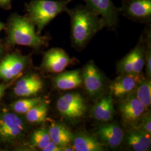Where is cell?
<instances>
[{"label": "cell", "instance_id": "obj_1", "mask_svg": "<svg viewBox=\"0 0 151 151\" xmlns=\"http://www.w3.org/2000/svg\"><path fill=\"white\" fill-rule=\"evenodd\" d=\"M66 11L70 16L72 40L77 47L84 46L106 26L103 19L87 6H79Z\"/></svg>", "mask_w": 151, "mask_h": 151}, {"label": "cell", "instance_id": "obj_2", "mask_svg": "<svg viewBox=\"0 0 151 151\" xmlns=\"http://www.w3.org/2000/svg\"><path fill=\"white\" fill-rule=\"evenodd\" d=\"M7 41L13 45L38 48L47 44V39L36 32L35 25L30 18L15 15L10 22Z\"/></svg>", "mask_w": 151, "mask_h": 151}, {"label": "cell", "instance_id": "obj_3", "mask_svg": "<svg viewBox=\"0 0 151 151\" xmlns=\"http://www.w3.org/2000/svg\"><path fill=\"white\" fill-rule=\"evenodd\" d=\"M73 0H33L27 6L30 19L37 27L39 34L49 22L61 12L67 11V6Z\"/></svg>", "mask_w": 151, "mask_h": 151}, {"label": "cell", "instance_id": "obj_4", "mask_svg": "<svg viewBox=\"0 0 151 151\" xmlns=\"http://www.w3.org/2000/svg\"><path fill=\"white\" fill-rule=\"evenodd\" d=\"M57 108L61 115L71 121L81 119L87 110L83 97L77 92L67 93L60 97L57 102Z\"/></svg>", "mask_w": 151, "mask_h": 151}, {"label": "cell", "instance_id": "obj_5", "mask_svg": "<svg viewBox=\"0 0 151 151\" xmlns=\"http://www.w3.org/2000/svg\"><path fill=\"white\" fill-rule=\"evenodd\" d=\"M25 132L22 119L16 114L4 112L0 114V141L10 143L19 140Z\"/></svg>", "mask_w": 151, "mask_h": 151}, {"label": "cell", "instance_id": "obj_6", "mask_svg": "<svg viewBox=\"0 0 151 151\" xmlns=\"http://www.w3.org/2000/svg\"><path fill=\"white\" fill-rule=\"evenodd\" d=\"M146 106L133 94L128 95L119 106L124 123L132 127L135 126V128L146 112Z\"/></svg>", "mask_w": 151, "mask_h": 151}, {"label": "cell", "instance_id": "obj_7", "mask_svg": "<svg viewBox=\"0 0 151 151\" xmlns=\"http://www.w3.org/2000/svg\"><path fill=\"white\" fill-rule=\"evenodd\" d=\"M27 58L20 54H9L0 63V79L10 81L20 74L27 64Z\"/></svg>", "mask_w": 151, "mask_h": 151}, {"label": "cell", "instance_id": "obj_8", "mask_svg": "<svg viewBox=\"0 0 151 151\" xmlns=\"http://www.w3.org/2000/svg\"><path fill=\"white\" fill-rule=\"evenodd\" d=\"M87 6L103 19L106 26L115 27L118 22L119 12L111 0H85Z\"/></svg>", "mask_w": 151, "mask_h": 151}, {"label": "cell", "instance_id": "obj_9", "mask_svg": "<svg viewBox=\"0 0 151 151\" xmlns=\"http://www.w3.org/2000/svg\"><path fill=\"white\" fill-rule=\"evenodd\" d=\"M72 63V59L64 50L52 48L44 55L42 67L45 70L51 73H61Z\"/></svg>", "mask_w": 151, "mask_h": 151}, {"label": "cell", "instance_id": "obj_10", "mask_svg": "<svg viewBox=\"0 0 151 151\" xmlns=\"http://www.w3.org/2000/svg\"><path fill=\"white\" fill-rule=\"evenodd\" d=\"M81 77L87 92L90 96L95 97L103 91V76L92 62L85 65Z\"/></svg>", "mask_w": 151, "mask_h": 151}, {"label": "cell", "instance_id": "obj_11", "mask_svg": "<svg viewBox=\"0 0 151 151\" xmlns=\"http://www.w3.org/2000/svg\"><path fill=\"white\" fill-rule=\"evenodd\" d=\"M142 80L140 75H122L110 85V95L118 98L126 97L135 90Z\"/></svg>", "mask_w": 151, "mask_h": 151}, {"label": "cell", "instance_id": "obj_12", "mask_svg": "<svg viewBox=\"0 0 151 151\" xmlns=\"http://www.w3.org/2000/svg\"><path fill=\"white\" fill-rule=\"evenodd\" d=\"M43 87V82L37 74H30L17 81L14 92L17 96L29 97L37 95Z\"/></svg>", "mask_w": 151, "mask_h": 151}, {"label": "cell", "instance_id": "obj_13", "mask_svg": "<svg viewBox=\"0 0 151 151\" xmlns=\"http://www.w3.org/2000/svg\"><path fill=\"white\" fill-rule=\"evenodd\" d=\"M97 134L103 144L113 148L120 145L124 136L122 129L118 125L113 123L100 125L97 128Z\"/></svg>", "mask_w": 151, "mask_h": 151}, {"label": "cell", "instance_id": "obj_14", "mask_svg": "<svg viewBox=\"0 0 151 151\" xmlns=\"http://www.w3.org/2000/svg\"><path fill=\"white\" fill-rule=\"evenodd\" d=\"M123 10L127 16L137 20H147L151 16V0H127Z\"/></svg>", "mask_w": 151, "mask_h": 151}, {"label": "cell", "instance_id": "obj_15", "mask_svg": "<svg viewBox=\"0 0 151 151\" xmlns=\"http://www.w3.org/2000/svg\"><path fill=\"white\" fill-rule=\"evenodd\" d=\"M113 100L111 95L103 97L92 109V116L96 120L102 122L111 120L114 115Z\"/></svg>", "mask_w": 151, "mask_h": 151}, {"label": "cell", "instance_id": "obj_16", "mask_svg": "<svg viewBox=\"0 0 151 151\" xmlns=\"http://www.w3.org/2000/svg\"><path fill=\"white\" fill-rule=\"evenodd\" d=\"M82 79L78 70H70L60 73L54 78V86L61 90H69L81 86Z\"/></svg>", "mask_w": 151, "mask_h": 151}, {"label": "cell", "instance_id": "obj_17", "mask_svg": "<svg viewBox=\"0 0 151 151\" xmlns=\"http://www.w3.org/2000/svg\"><path fill=\"white\" fill-rule=\"evenodd\" d=\"M72 140L75 151H103L105 148L101 142L87 133H79L73 135Z\"/></svg>", "mask_w": 151, "mask_h": 151}, {"label": "cell", "instance_id": "obj_18", "mask_svg": "<svg viewBox=\"0 0 151 151\" xmlns=\"http://www.w3.org/2000/svg\"><path fill=\"white\" fill-rule=\"evenodd\" d=\"M126 141L134 151H148L151 147V134L135 128L129 132Z\"/></svg>", "mask_w": 151, "mask_h": 151}, {"label": "cell", "instance_id": "obj_19", "mask_svg": "<svg viewBox=\"0 0 151 151\" xmlns=\"http://www.w3.org/2000/svg\"><path fill=\"white\" fill-rule=\"evenodd\" d=\"M51 140L62 147L69 146L73 139V134L70 130L62 124L52 122L48 129Z\"/></svg>", "mask_w": 151, "mask_h": 151}, {"label": "cell", "instance_id": "obj_20", "mask_svg": "<svg viewBox=\"0 0 151 151\" xmlns=\"http://www.w3.org/2000/svg\"><path fill=\"white\" fill-rule=\"evenodd\" d=\"M48 109L49 103L43 100L25 114L26 119L29 123L33 124L43 123L48 118Z\"/></svg>", "mask_w": 151, "mask_h": 151}, {"label": "cell", "instance_id": "obj_21", "mask_svg": "<svg viewBox=\"0 0 151 151\" xmlns=\"http://www.w3.org/2000/svg\"><path fill=\"white\" fill-rule=\"evenodd\" d=\"M135 89V96L146 108H149L151 104V81L142 79Z\"/></svg>", "mask_w": 151, "mask_h": 151}, {"label": "cell", "instance_id": "obj_22", "mask_svg": "<svg viewBox=\"0 0 151 151\" xmlns=\"http://www.w3.org/2000/svg\"><path fill=\"white\" fill-rule=\"evenodd\" d=\"M51 141L48 130L42 128L33 132L31 136L30 144L32 147L43 150Z\"/></svg>", "mask_w": 151, "mask_h": 151}, {"label": "cell", "instance_id": "obj_23", "mask_svg": "<svg viewBox=\"0 0 151 151\" xmlns=\"http://www.w3.org/2000/svg\"><path fill=\"white\" fill-rule=\"evenodd\" d=\"M43 100L41 97L23 99L17 100L12 104L11 107L16 113L25 114L32 108Z\"/></svg>", "mask_w": 151, "mask_h": 151}, {"label": "cell", "instance_id": "obj_24", "mask_svg": "<svg viewBox=\"0 0 151 151\" xmlns=\"http://www.w3.org/2000/svg\"><path fill=\"white\" fill-rule=\"evenodd\" d=\"M133 75H140L145 64V57L143 49L137 46L133 50Z\"/></svg>", "mask_w": 151, "mask_h": 151}, {"label": "cell", "instance_id": "obj_25", "mask_svg": "<svg viewBox=\"0 0 151 151\" xmlns=\"http://www.w3.org/2000/svg\"><path fill=\"white\" fill-rule=\"evenodd\" d=\"M118 68L122 75H132L133 69V53L132 50L119 62Z\"/></svg>", "mask_w": 151, "mask_h": 151}, {"label": "cell", "instance_id": "obj_26", "mask_svg": "<svg viewBox=\"0 0 151 151\" xmlns=\"http://www.w3.org/2000/svg\"><path fill=\"white\" fill-rule=\"evenodd\" d=\"M139 123V127L137 128L151 134V116L150 111L144 113Z\"/></svg>", "mask_w": 151, "mask_h": 151}, {"label": "cell", "instance_id": "obj_27", "mask_svg": "<svg viewBox=\"0 0 151 151\" xmlns=\"http://www.w3.org/2000/svg\"><path fill=\"white\" fill-rule=\"evenodd\" d=\"M146 60V70L147 75L149 77L151 76V49L148 50L146 53V57L145 58Z\"/></svg>", "mask_w": 151, "mask_h": 151}, {"label": "cell", "instance_id": "obj_28", "mask_svg": "<svg viewBox=\"0 0 151 151\" xmlns=\"http://www.w3.org/2000/svg\"><path fill=\"white\" fill-rule=\"evenodd\" d=\"M43 151H62V148L60 147L52 141L48 143V145L46 146L43 150H42Z\"/></svg>", "mask_w": 151, "mask_h": 151}, {"label": "cell", "instance_id": "obj_29", "mask_svg": "<svg viewBox=\"0 0 151 151\" xmlns=\"http://www.w3.org/2000/svg\"><path fill=\"white\" fill-rule=\"evenodd\" d=\"M8 85H2L0 84V97L2 96V95L4 94V92L6 90V88H7Z\"/></svg>", "mask_w": 151, "mask_h": 151}, {"label": "cell", "instance_id": "obj_30", "mask_svg": "<svg viewBox=\"0 0 151 151\" xmlns=\"http://www.w3.org/2000/svg\"><path fill=\"white\" fill-rule=\"evenodd\" d=\"M11 0H0V5L5 6L9 4Z\"/></svg>", "mask_w": 151, "mask_h": 151}, {"label": "cell", "instance_id": "obj_31", "mask_svg": "<svg viewBox=\"0 0 151 151\" xmlns=\"http://www.w3.org/2000/svg\"><path fill=\"white\" fill-rule=\"evenodd\" d=\"M4 28V25L2 22H0V32Z\"/></svg>", "mask_w": 151, "mask_h": 151}, {"label": "cell", "instance_id": "obj_32", "mask_svg": "<svg viewBox=\"0 0 151 151\" xmlns=\"http://www.w3.org/2000/svg\"><path fill=\"white\" fill-rule=\"evenodd\" d=\"M2 48L1 46L0 45V55L1 54V53H2Z\"/></svg>", "mask_w": 151, "mask_h": 151}, {"label": "cell", "instance_id": "obj_33", "mask_svg": "<svg viewBox=\"0 0 151 151\" xmlns=\"http://www.w3.org/2000/svg\"><path fill=\"white\" fill-rule=\"evenodd\" d=\"M0 99H1V97H0Z\"/></svg>", "mask_w": 151, "mask_h": 151}]
</instances>
